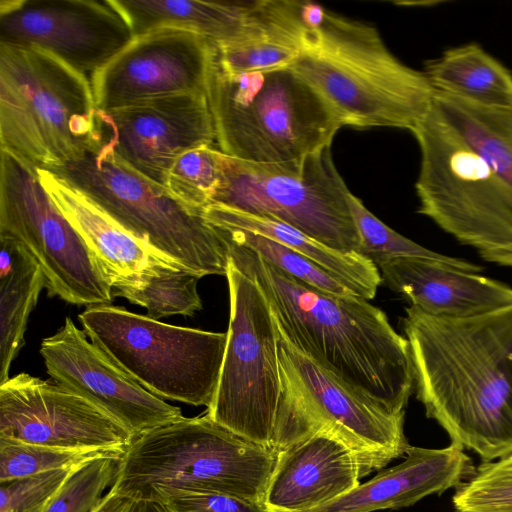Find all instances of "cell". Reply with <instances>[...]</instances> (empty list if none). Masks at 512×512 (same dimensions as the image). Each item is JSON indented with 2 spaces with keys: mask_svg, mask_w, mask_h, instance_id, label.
<instances>
[{
  "mask_svg": "<svg viewBox=\"0 0 512 512\" xmlns=\"http://www.w3.org/2000/svg\"><path fill=\"white\" fill-rule=\"evenodd\" d=\"M78 320L88 338L149 392L188 405H211L227 332L175 326L109 304L88 306Z\"/></svg>",
  "mask_w": 512,
  "mask_h": 512,
  "instance_id": "8fae6325",
  "label": "cell"
},
{
  "mask_svg": "<svg viewBox=\"0 0 512 512\" xmlns=\"http://www.w3.org/2000/svg\"><path fill=\"white\" fill-rule=\"evenodd\" d=\"M215 44L195 32L159 28L133 40L90 78L97 109L205 93Z\"/></svg>",
  "mask_w": 512,
  "mask_h": 512,
  "instance_id": "2e32d148",
  "label": "cell"
},
{
  "mask_svg": "<svg viewBox=\"0 0 512 512\" xmlns=\"http://www.w3.org/2000/svg\"><path fill=\"white\" fill-rule=\"evenodd\" d=\"M103 142L126 165L165 187L174 161L187 150L213 146L205 93L172 95L97 111Z\"/></svg>",
  "mask_w": 512,
  "mask_h": 512,
  "instance_id": "ac0fdd59",
  "label": "cell"
},
{
  "mask_svg": "<svg viewBox=\"0 0 512 512\" xmlns=\"http://www.w3.org/2000/svg\"><path fill=\"white\" fill-rule=\"evenodd\" d=\"M40 354L54 382L89 401L135 438L184 417L179 407L146 390L88 340L70 317L42 340Z\"/></svg>",
  "mask_w": 512,
  "mask_h": 512,
  "instance_id": "e0dca14e",
  "label": "cell"
},
{
  "mask_svg": "<svg viewBox=\"0 0 512 512\" xmlns=\"http://www.w3.org/2000/svg\"><path fill=\"white\" fill-rule=\"evenodd\" d=\"M0 438L106 454H122L135 439L80 395L24 372L0 385Z\"/></svg>",
  "mask_w": 512,
  "mask_h": 512,
  "instance_id": "5bb4252c",
  "label": "cell"
},
{
  "mask_svg": "<svg viewBox=\"0 0 512 512\" xmlns=\"http://www.w3.org/2000/svg\"><path fill=\"white\" fill-rule=\"evenodd\" d=\"M308 29L289 66L331 106L343 125L412 130L429 112L435 89L401 62L378 30L305 3Z\"/></svg>",
  "mask_w": 512,
  "mask_h": 512,
  "instance_id": "3957f363",
  "label": "cell"
},
{
  "mask_svg": "<svg viewBox=\"0 0 512 512\" xmlns=\"http://www.w3.org/2000/svg\"><path fill=\"white\" fill-rule=\"evenodd\" d=\"M90 79L41 48L0 42V142L52 172L103 142Z\"/></svg>",
  "mask_w": 512,
  "mask_h": 512,
  "instance_id": "277c9868",
  "label": "cell"
},
{
  "mask_svg": "<svg viewBox=\"0 0 512 512\" xmlns=\"http://www.w3.org/2000/svg\"><path fill=\"white\" fill-rule=\"evenodd\" d=\"M106 453L58 449L0 438V482L75 468Z\"/></svg>",
  "mask_w": 512,
  "mask_h": 512,
  "instance_id": "e575fe53",
  "label": "cell"
},
{
  "mask_svg": "<svg viewBox=\"0 0 512 512\" xmlns=\"http://www.w3.org/2000/svg\"><path fill=\"white\" fill-rule=\"evenodd\" d=\"M418 213L488 262L512 268V207L487 162L431 109L411 130Z\"/></svg>",
  "mask_w": 512,
  "mask_h": 512,
  "instance_id": "9c48e42d",
  "label": "cell"
},
{
  "mask_svg": "<svg viewBox=\"0 0 512 512\" xmlns=\"http://www.w3.org/2000/svg\"><path fill=\"white\" fill-rule=\"evenodd\" d=\"M278 335L281 393L274 452L325 431L353 452L361 478L406 455L411 445L404 433L405 413L390 411L302 353L279 329Z\"/></svg>",
  "mask_w": 512,
  "mask_h": 512,
  "instance_id": "52a82bcc",
  "label": "cell"
},
{
  "mask_svg": "<svg viewBox=\"0 0 512 512\" xmlns=\"http://www.w3.org/2000/svg\"><path fill=\"white\" fill-rule=\"evenodd\" d=\"M432 108L487 162L512 207V107H482L436 91Z\"/></svg>",
  "mask_w": 512,
  "mask_h": 512,
  "instance_id": "83f0119b",
  "label": "cell"
},
{
  "mask_svg": "<svg viewBox=\"0 0 512 512\" xmlns=\"http://www.w3.org/2000/svg\"><path fill=\"white\" fill-rule=\"evenodd\" d=\"M402 321L426 416L482 462L512 455V304L460 318L410 306Z\"/></svg>",
  "mask_w": 512,
  "mask_h": 512,
  "instance_id": "6da1fadb",
  "label": "cell"
},
{
  "mask_svg": "<svg viewBox=\"0 0 512 512\" xmlns=\"http://www.w3.org/2000/svg\"><path fill=\"white\" fill-rule=\"evenodd\" d=\"M276 453L206 414L136 437L122 453L112 488L141 502L162 491L218 492L264 504Z\"/></svg>",
  "mask_w": 512,
  "mask_h": 512,
  "instance_id": "8992f818",
  "label": "cell"
},
{
  "mask_svg": "<svg viewBox=\"0 0 512 512\" xmlns=\"http://www.w3.org/2000/svg\"><path fill=\"white\" fill-rule=\"evenodd\" d=\"M224 240L229 261L256 281L293 346L390 411L405 413L414 388L409 344L380 308L359 296L316 289Z\"/></svg>",
  "mask_w": 512,
  "mask_h": 512,
  "instance_id": "7a4b0ae2",
  "label": "cell"
},
{
  "mask_svg": "<svg viewBox=\"0 0 512 512\" xmlns=\"http://www.w3.org/2000/svg\"><path fill=\"white\" fill-rule=\"evenodd\" d=\"M475 468L457 443L444 448L410 446L401 463L308 512H372L412 506L427 496L457 488Z\"/></svg>",
  "mask_w": 512,
  "mask_h": 512,
  "instance_id": "7402d4cb",
  "label": "cell"
},
{
  "mask_svg": "<svg viewBox=\"0 0 512 512\" xmlns=\"http://www.w3.org/2000/svg\"><path fill=\"white\" fill-rule=\"evenodd\" d=\"M73 469H57L0 482V512H45Z\"/></svg>",
  "mask_w": 512,
  "mask_h": 512,
  "instance_id": "d590c367",
  "label": "cell"
},
{
  "mask_svg": "<svg viewBox=\"0 0 512 512\" xmlns=\"http://www.w3.org/2000/svg\"><path fill=\"white\" fill-rule=\"evenodd\" d=\"M133 38L112 0L0 1V42L46 50L90 78Z\"/></svg>",
  "mask_w": 512,
  "mask_h": 512,
  "instance_id": "9a60e30c",
  "label": "cell"
},
{
  "mask_svg": "<svg viewBox=\"0 0 512 512\" xmlns=\"http://www.w3.org/2000/svg\"><path fill=\"white\" fill-rule=\"evenodd\" d=\"M37 172L44 189L84 240L113 297L131 302L166 265L176 263L124 229L63 177L46 169Z\"/></svg>",
  "mask_w": 512,
  "mask_h": 512,
  "instance_id": "d6986e66",
  "label": "cell"
},
{
  "mask_svg": "<svg viewBox=\"0 0 512 512\" xmlns=\"http://www.w3.org/2000/svg\"><path fill=\"white\" fill-rule=\"evenodd\" d=\"M455 489V512H512V455L482 462Z\"/></svg>",
  "mask_w": 512,
  "mask_h": 512,
  "instance_id": "d6a6232c",
  "label": "cell"
},
{
  "mask_svg": "<svg viewBox=\"0 0 512 512\" xmlns=\"http://www.w3.org/2000/svg\"><path fill=\"white\" fill-rule=\"evenodd\" d=\"M201 277L178 263L165 266L131 303L147 310V316L159 320L173 315L193 316L202 309L197 291Z\"/></svg>",
  "mask_w": 512,
  "mask_h": 512,
  "instance_id": "4dcf8cb0",
  "label": "cell"
},
{
  "mask_svg": "<svg viewBox=\"0 0 512 512\" xmlns=\"http://www.w3.org/2000/svg\"><path fill=\"white\" fill-rule=\"evenodd\" d=\"M275 453L264 497L269 512H308L360 484L357 458L328 432H313Z\"/></svg>",
  "mask_w": 512,
  "mask_h": 512,
  "instance_id": "ffe728a7",
  "label": "cell"
},
{
  "mask_svg": "<svg viewBox=\"0 0 512 512\" xmlns=\"http://www.w3.org/2000/svg\"><path fill=\"white\" fill-rule=\"evenodd\" d=\"M0 154V237L17 241L34 257L50 297L77 305L111 303V286L42 186L37 168L5 148Z\"/></svg>",
  "mask_w": 512,
  "mask_h": 512,
  "instance_id": "4fadbf2b",
  "label": "cell"
},
{
  "mask_svg": "<svg viewBox=\"0 0 512 512\" xmlns=\"http://www.w3.org/2000/svg\"><path fill=\"white\" fill-rule=\"evenodd\" d=\"M230 318L216 393L206 415L235 434L272 449L281 393L278 328L256 281L230 261Z\"/></svg>",
  "mask_w": 512,
  "mask_h": 512,
  "instance_id": "7c38bea8",
  "label": "cell"
},
{
  "mask_svg": "<svg viewBox=\"0 0 512 512\" xmlns=\"http://www.w3.org/2000/svg\"><path fill=\"white\" fill-rule=\"evenodd\" d=\"M253 11V22L244 38L214 43L215 62L232 73L289 67L301 51L308 29L305 2L254 1Z\"/></svg>",
  "mask_w": 512,
  "mask_h": 512,
  "instance_id": "603a6c76",
  "label": "cell"
},
{
  "mask_svg": "<svg viewBox=\"0 0 512 512\" xmlns=\"http://www.w3.org/2000/svg\"><path fill=\"white\" fill-rule=\"evenodd\" d=\"M217 161L219 184L211 204L274 218L335 250L359 253L350 190L331 146L276 163L248 162L217 150Z\"/></svg>",
  "mask_w": 512,
  "mask_h": 512,
  "instance_id": "30bf717a",
  "label": "cell"
},
{
  "mask_svg": "<svg viewBox=\"0 0 512 512\" xmlns=\"http://www.w3.org/2000/svg\"><path fill=\"white\" fill-rule=\"evenodd\" d=\"M217 150L200 146L182 153L171 166L165 187L180 202L203 212L219 184Z\"/></svg>",
  "mask_w": 512,
  "mask_h": 512,
  "instance_id": "1f68e13d",
  "label": "cell"
},
{
  "mask_svg": "<svg viewBox=\"0 0 512 512\" xmlns=\"http://www.w3.org/2000/svg\"><path fill=\"white\" fill-rule=\"evenodd\" d=\"M121 455H103L74 468L45 512H92L112 486Z\"/></svg>",
  "mask_w": 512,
  "mask_h": 512,
  "instance_id": "836d02e7",
  "label": "cell"
},
{
  "mask_svg": "<svg viewBox=\"0 0 512 512\" xmlns=\"http://www.w3.org/2000/svg\"><path fill=\"white\" fill-rule=\"evenodd\" d=\"M165 512H269L263 503L207 491L170 490L153 496Z\"/></svg>",
  "mask_w": 512,
  "mask_h": 512,
  "instance_id": "8d00e7d4",
  "label": "cell"
},
{
  "mask_svg": "<svg viewBox=\"0 0 512 512\" xmlns=\"http://www.w3.org/2000/svg\"><path fill=\"white\" fill-rule=\"evenodd\" d=\"M143 512H165L157 503L145 502Z\"/></svg>",
  "mask_w": 512,
  "mask_h": 512,
  "instance_id": "f35d334b",
  "label": "cell"
},
{
  "mask_svg": "<svg viewBox=\"0 0 512 512\" xmlns=\"http://www.w3.org/2000/svg\"><path fill=\"white\" fill-rule=\"evenodd\" d=\"M219 151L255 163L284 162L331 146L343 123L290 67L232 73L214 58L206 85Z\"/></svg>",
  "mask_w": 512,
  "mask_h": 512,
  "instance_id": "5b68a950",
  "label": "cell"
},
{
  "mask_svg": "<svg viewBox=\"0 0 512 512\" xmlns=\"http://www.w3.org/2000/svg\"><path fill=\"white\" fill-rule=\"evenodd\" d=\"M377 267L393 291L430 315L468 317L512 304V287L442 260L405 256Z\"/></svg>",
  "mask_w": 512,
  "mask_h": 512,
  "instance_id": "44dd1931",
  "label": "cell"
},
{
  "mask_svg": "<svg viewBox=\"0 0 512 512\" xmlns=\"http://www.w3.org/2000/svg\"><path fill=\"white\" fill-rule=\"evenodd\" d=\"M202 214L214 227L247 230L300 253L344 282L356 296L373 299L382 282L378 267L364 255L335 250L277 219L217 204L207 206Z\"/></svg>",
  "mask_w": 512,
  "mask_h": 512,
  "instance_id": "cb8c5ba5",
  "label": "cell"
},
{
  "mask_svg": "<svg viewBox=\"0 0 512 512\" xmlns=\"http://www.w3.org/2000/svg\"><path fill=\"white\" fill-rule=\"evenodd\" d=\"M212 227L224 239L254 250L272 265L316 289L336 295H355L344 282L315 262L272 239L243 229Z\"/></svg>",
  "mask_w": 512,
  "mask_h": 512,
  "instance_id": "f546056e",
  "label": "cell"
},
{
  "mask_svg": "<svg viewBox=\"0 0 512 512\" xmlns=\"http://www.w3.org/2000/svg\"><path fill=\"white\" fill-rule=\"evenodd\" d=\"M134 37L159 28L195 32L216 44L244 38L252 24L253 2L112 0Z\"/></svg>",
  "mask_w": 512,
  "mask_h": 512,
  "instance_id": "d4e9b609",
  "label": "cell"
},
{
  "mask_svg": "<svg viewBox=\"0 0 512 512\" xmlns=\"http://www.w3.org/2000/svg\"><path fill=\"white\" fill-rule=\"evenodd\" d=\"M54 173L165 258L201 278L226 276L228 246L202 212L126 165L105 142Z\"/></svg>",
  "mask_w": 512,
  "mask_h": 512,
  "instance_id": "ba28073f",
  "label": "cell"
},
{
  "mask_svg": "<svg viewBox=\"0 0 512 512\" xmlns=\"http://www.w3.org/2000/svg\"><path fill=\"white\" fill-rule=\"evenodd\" d=\"M435 91L488 108L512 107V72L480 45L447 49L425 64Z\"/></svg>",
  "mask_w": 512,
  "mask_h": 512,
  "instance_id": "484cf974",
  "label": "cell"
},
{
  "mask_svg": "<svg viewBox=\"0 0 512 512\" xmlns=\"http://www.w3.org/2000/svg\"><path fill=\"white\" fill-rule=\"evenodd\" d=\"M145 502L108 489L92 512H143Z\"/></svg>",
  "mask_w": 512,
  "mask_h": 512,
  "instance_id": "74e56055",
  "label": "cell"
},
{
  "mask_svg": "<svg viewBox=\"0 0 512 512\" xmlns=\"http://www.w3.org/2000/svg\"><path fill=\"white\" fill-rule=\"evenodd\" d=\"M348 201L360 238L359 253L376 266L392 258L410 256L442 260L475 273L482 270L477 264L429 250L399 234L370 212L352 192Z\"/></svg>",
  "mask_w": 512,
  "mask_h": 512,
  "instance_id": "f1b7e54d",
  "label": "cell"
},
{
  "mask_svg": "<svg viewBox=\"0 0 512 512\" xmlns=\"http://www.w3.org/2000/svg\"><path fill=\"white\" fill-rule=\"evenodd\" d=\"M0 385L24 344L30 313L45 278L34 257L17 241L0 237Z\"/></svg>",
  "mask_w": 512,
  "mask_h": 512,
  "instance_id": "4316f807",
  "label": "cell"
}]
</instances>
